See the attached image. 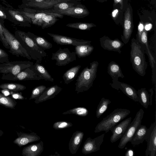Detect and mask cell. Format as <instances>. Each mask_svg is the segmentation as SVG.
<instances>
[{"label":"cell","mask_w":156,"mask_h":156,"mask_svg":"<svg viewBox=\"0 0 156 156\" xmlns=\"http://www.w3.org/2000/svg\"><path fill=\"white\" fill-rule=\"evenodd\" d=\"M80 3V1L62 2L54 5L53 9L55 10H65L76 6Z\"/></svg>","instance_id":"f35d334b"},{"label":"cell","mask_w":156,"mask_h":156,"mask_svg":"<svg viewBox=\"0 0 156 156\" xmlns=\"http://www.w3.org/2000/svg\"><path fill=\"white\" fill-rule=\"evenodd\" d=\"M109 84L112 88L117 90H121L124 94L133 100L139 102L137 91L133 87L118 80L112 82V83Z\"/></svg>","instance_id":"ac0fdd59"},{"label":"cell","mask_w":156,"mask_h":156,"mask_svg":"<svg viewBox=\"0 0 156 156\" xmlns=\"http://www.w3.org/2000/svg\"><path fill=\"white\" fill-rule=\"evenodd\" d=\"M42 59H37L35 63L33 65V66L34 69L43 78L44 80L53 82L54 79L46 69L45 67L41 64Z\"/></svg>","instance_id":"4dcf8cb0"},{"label":"cell","mask_w":156,"mask_h":156,"mask_svg":"<svg viewBox=\"0 0 156 156\" xmlns=\"http://www.w3.org/2000/svg\"><path fill=\"white\" fill-rule=\"evenodd\" d=\"M130 46V61L132 67L138 74L144 76L147 65L145 56V46L134 38L131 40Z\"/></svg>","instance_id":"6da1fadb"},{"label":"cell","mask_w":156,"mask_h":156,"mask_svg":"<svg viewBox=\"0 0 156 156\" xmlns=\"http://www.w3.org/2000/svg\"><path fill=\"white\" fill-rule=\"evenodd\" d=\"M148 130L146 126L141 124L130 141L131 144L136 145L142 143L147 138Z\"/></svg>","instance_id":"484cf974"},{"label":"cell","mask_w":156,"mask_h":156,"mask_svg":"<svg viewBox=\"0 0 156 156\" xmlns=\"http://www.w3.org/2000/svg\"><path fill=\"white\" fill-rule=\"evenodd\" d=\"M84 134L81 131H76L74 132L69 140V150L72 154H75L83 139Z\"/></svg>","instance_id":"d4e9b609"},{"label":"cell","mask_w":156,"mask_h":156,"mask_svg":"<svg viewBox=\"0 0 156 156\" xmlns=\"http://www.w3.org/2000/svg\"><path fill=\"white\" fill-rule=\"evenodd\" d=\"M130 113V111L126 109L117 108L104 118L96 126L94 132L95 133L104 131L106 133L113 127L119 122L126 118Z\"/></svg>","instance_id":"277c9868"},{"label":"cell","mask_w":156,"mask_h":156,"mask_svg":"<svg viewBox=\"0 0 156 156\" xmlns=\"http://www.w3.org/2000/svg\"><path fill=\"white\" fill-rule=\"evenodd\" d=\"M114 5H116L118 3L120 4L121 9H122L123 7V0H114Z\"/></svg>","instance_id":"7dc6e473"},{"label":"cell","mask_w":156,"mask_h":156,"mask_svg":"<svg viewBox=\"0 0 156 156\" xmlns=\"http://www.w3.org/2000/svg\"><path fill=\"white\" fill-rule=\"evenodd\" d=\"M138 101L140 104L145 108L150 105L149 94L145 88H142L137 91Z\"/></svg>","instance_id":"d6a6232c"},{"label":"cell","mask_w":156,"mask_h":156,"mask_svg":"<svg viewBox=\"0 0 156 156\" xmlns=\"http://www.w3.org/2000/svg\"><path fill=\"white\" fill-rule=\"evenodd\" d=\"M67 27L79 29L82 30H90L91 28L96 25L92 23L85 22H76L73 23H69L67 24Z\"/></svg>","instance_id":"8d00e7d4"},{"label":"cell","mask_w":156,"mask_h":156,"mask_svg":"<svg viewBox=\"0 0 156 156\" xmlns=\"http://www.w3.org/2000/svg\"><path fill=\"white\" fill-rule=\"evenodd\" d=\"M10 94L12 98L19 100H23L26 99L24 97L21 93L10 90Z\"/></svg>","instance_id":"f6af8a7d"},{"label":"cell","mask_w":156,"mask_h":156,"mask_svg":"<svg viewBox=\"0 0 156 156\" xmlns=\"http://www.w3.org/2000/svg\"><path fill=\"white\" fill-rule=\"evenodd\" d=\"M51 59L56 61V65L65 66L76 60V54L75 52H70L68 48H60L55 52L52 53Z\"/></svg>","instance_id":"8fae6325"},{"label":"cell","mask_w":156,"mask_h":156,"mask_svg":"<svg viewBox=\"0 0 156 156\" xmlns=\"http://www.w3.org/2000/svg\"><path fill=\"white\" fill-rule=\"evenodd\" d=\"M27 33L28 36L34 40L36 44L44 50L49 49L52 48V44L44 37L35 35L30 32Z\"/></svg>","instance_id":"f546056e"},{"label":"cell","mask_w":156,"mask_h":156,"mask_svg":"<svg viewBox=\"0 0 156 156\" xmlns=\"http://www.w3.org/2000/svg\"><path fill=\"white\" fill-rule=\"evenodd\" d=\"M3 3L5 7L6 12L11 19V22L16 25L24 27H30L32 24L31 20L24 15L19 9H16L4 2Z\"/></svg>","instance_id":"30bf717a"},{"label":"cell","mask_w":156,"mask_h":156,"mask_svg":"<svg viewBox=\"0 0 156 156\" xmlns=\"http://www.w3.org/2000/svg\"><path fill=\"white\" fill-rule=\"evenodd\" d=\"M3 131L0 130V137L3 135Z\"/></svg>","instance_id":"db71d44e"},{"label":"cell","mask_w":156,"mask_h":156,"mask_svg":"<svg viewBox=\"0 0 156 156\" xmlns=\"http://www.w3.org/2000/svg\"><path fill=\"white\" fill-rule=\"evenodd\" d=\"M136 39L145 46V53L148 56L150 64L152 69V79L154 82L155 83L156 62L149 48L147 30L145 29L144 24L141 22L140 23L138 26Z\"/></svg>","instance_id":"9c48e42d"},{"label":"cell","mask_w":156,"mask_h":156,"mask_svg":"<svg viewBox=\"0 0 156 156\" xmlns=\"http://www.w3.org/2000/svg\"><path fill=\"white\" fill-rule=\"evenodd\" d=\"M149 91L150 93V95H149L150 105H151L152 104V96H153L154 93L153 90L152 88H151L150 90H149Z\"/></svg>","instance_id":"bcb514c9"},{"label":"cell","mask_w":156,"mask_h":156,"mask_svg":"<svg viewBox=\"0 0 156 156\" xmlns=\"http://www.w3.org/2000/svg\"></svg>","instance_id":"11a10c76"},{"label":"cell","mask_w":156,"mask_h":156,"mask_svg":"<svg viewBox=\"0 0 156 156\" xmlns=\"http://www.w3.org/2000/svg\"><path fill=\"white\" fill-rule=\"evenodd\" d=\"M119 13V10L117 9L114 10L112 13V17L115 19Z\"/></svg>","instance_id":"c3c4849f"},{"label":"cell","mask_w":156,"mask_h":156,"mask_svg":"<svg viewBox=\"0 0 156 156\" xmlns=\"http://www.w3.org/2000/svg\"><path fill=\"white\" fill-rule=\"evenodd\" d=\"M0 88L7 89L14 92H18L25 90L26 87L24 85L16 83H6L0 85Z\"/></svg>","instance_id":"d590c367"},{"label":"cell","mask_w":156,"mask_h":156,"mask_svg":"<svg viewBox=\"0 0 156 156\" xmlns=\"http://www.w3.org/2000/svg\"><path fill=\"white\" fill-rule=\"evenodd\" d=\"M131 117H129L117 124L113 127L111 131L112 134L110 141L111 143L115 142L123 136L131 122Z\"/></svg>","instance_id":"ffe728a7"},{"label":"cell","mask_w":156,"mask_h":156,"mask_svg":"<svg viewBox=\"0 0 156 156\" xmlns=\"http://www.w3.org/2000/svg\"><path fill=\"white\" fill-rule=\"evenodd\" d=\"M2 25L3 32L5 39L9 47V52L17 57L21 56L30 60L32 58L20 42L5 27Z\"/></svg>","instance_id":"5b68a950"},{"label":"cell","mask_w":156,"mask_h":156,"mask_svg":"<svg viewBox=\"0 0 156 156\" xmlns=\"http://www.w3.org/2000/svg\"><path fill=\"white\" fill-rule=\"evenodd\" d=\"M62 90V88L57 85L47 88L40 96L34 99V102L36 104H38L53 98L59 94Z\"/></svg>","instance_id":"603a6c76"},{"label":"cell","mask_w":156,"mask_h":156,"mask_svg":"<svg viewBox=\"0 0 156 156\" xmlns=\"http://www.w3.org/2000/svg\"><path fill=\"white\" fill-rule=\"evenodd\" d=\"M89 112L86 108L83 107H77L70 109L62 113V115L73 114L85 117L87 115Z\"/></svg>","instance_id":"74e56055"},{"label":"cell","mask_w":156,"mask_h":156,"mask_svg":"<svg viewBox=\"0 0 156 156\" xmlns=\"http://www.w3.org/2000/svg\"><path fill=\"white\" fill-rule=\"evenodd\" d=\"M7 62L0 64V70L3 67L7 65Z\"/></svg>","instance_id":"f5cc1de1"},{"label":"cell","mask_w":156,"mask_h":156,"mask_svg":"<svg viewBox=\"0 0 156 156\" xmlns=\"http://www.w3.org/2000/svg\"><path fill=\"white\" fill-rule=\"evenodd\" d=\"M3 94L4 95L7 96L10 94V90L7 89H2L1 91Z\"/></svg>","instance_id":"681fc988"},{"label":"cell","mask_w":156,"mask_h":156,"mask_svg":"<svg viewBox=\"0 0 156 156\" xmlns=\"http://www.w3.org/2000/svg\"><path fill=\"white\" fill-rule=\"evenodd\" d=\"M73 125V124L70 122L60 121L55 122L53 125V128L55 129H62L72 127Z\"/></svg>","instance_id":"60d3db41"},{"label":"cell","mask_w":156,"mask_h":156,"mask_svg":"<svg viewBox=\"0 0 156 156\" xmlns=\"http://www.w3.org/2000/svg\"><path fill=\"white\" fill-rule=\"evenodd\" d=\"M7 65L0 70V73H10L16 75L25 69L34 65L30 61L8 62Z\"/></svg>","instance_id":"4fadbf2b"},{"label":"cell","mask_w":156,"mask_h":156,"mask_svg":"<svg viewBox=\"0 0 156 156\" xmlns=\"http://www.w3.org/2000/svg\"><path fill=\"white\" fill-rule=\"evenodd\" d=\"M146 140L147 146L145 151L146 156H155L156 155V122L152 124L149 128Z\"/></svg>","instance_id":"e0dca14e"},{"label":"cell","mask_w":156,"mask_h":156,"mask_svg":"<svg viewBox=\"0 0 156 156\" xmlns=\"http://www.w3.org/2000/svg\"><path fill=\"white\" fill-rule=\"evenodd\" d=\"M134 155V152L131 149L128 150L126 152L125 155V156H132Z\"/></svg>","instance_id":"f907efd6"},{"label":"cell","mask_w":156,"mask_h":156,"mask_svg":"<svg viewBox=\"0 0 156 156\" xmlns=\"http://www.w3.org/2000/svg\"><path fill=\"white\" fill-rule=\"evenodd\" d=\"M14 36L33 59H42L47 56L44 50L36 44L27 32L17 30L15 31Z\"/></svg>","instance_id":"3957f363"},{"label":"cell","mask_w":156,"mask_h":156,"mask_svg":"<svg viewBox=\"0 0 156 156\" xmlns=\"http://www.w3.org/2000/svg\"><path fill=\"white\" fill-rule=\"evenodd\" d=\"M152 27L151 24H147L144 26V29L146 30H148L151 28Z\"/></svg>","instance_id":"816d5d0a"},{"label":"cell","mask_w":156,"mask_h":156,"mask_svg":"<svg viewBox=\"0 0 156 156\" xmlns=\"http://www.w3.org/2000/svg\"><path fill=\"white\" fill-rule=\"evenodd\" d=\"M105 134H102L94 139L88 137L86 140L82 149V153L87 154L100 150V146L104 141Z\"/></svg>","instance_id":"5bb4252c"},{"label":"cell","mask_w":156,"mask_h":156,"mask_svg":"<svg viewBox=\"0 0 156 156\" xmlns=\"http://www.w3.org/2000/svg\"><path fill=\"white\" fill-rule=\"evenodd\" d=\"M17 103L13 98L0 93V105L6 108L15 109Z\"/></svg>","instance_id":"836d02e7"},{"label":"cell","mask_w":156,"mask_h":156,"mask_svg":"<svg viewBox=\"0 0 156 156\" xmlns=\"http://www.w3.org/2000/svg\"><path fill=\"white\" fill-rule=\"evenodd\" d=\"M46 86L40 85L34 87L32 90L29 100L35 98L40 96L47 88Z\"/></svg>","instance_id":"ab89813d"},{"label":"cell","mask_w":156,"mask_h":156,"mask_svg":"<svg viewBox=\"0 0 156 156\" xmlns=\"http://www.w3.org/2000/svg\"><path fill=\"white\" fill-rule=\"evenodd\" d=\"M17 134L18 137L13 142L20 147L30 143L38 141L41 139L40 137L34 132L28 133L17 132Z\"/></svg>","instance_id":"7402d4cb"},{"label":"cell","mask_w":156,"mask_h":156,"mask_svg":"<svg viewBox=\"0 0 156 156\" xmlns=\"http://www.w3.org/2000/svg\"><path fill=\"white\" fill-rule=\"evenodd\" d=\"M98 62L94 61L90 63V67L85 68L76 80L75 91L77 94L88 90L92 86L96 79Z\"/></svg>","instance_id":"7a4b0ae2"},{"label":"cell","mask_w":156,"mask_h":156,"mask_svg":"<svg viewBox=\"0 0 156 156\" xmlns=\"http://www.w3.org/2000/svg\"><path fill=\"white\" fill-rule=\"evenodd\" d=\"M133 28L131 11L128 8L125 13L123 34L121 35V39L124 44L127 43L129 41Z\"/></svg>","instance_id":"44dd1931"},{"label":"cell","mask_w":156,"mask_h":156,"mask_svg":"<svg viewBox=\"0 0 156 156\" xmlns=\"http://www.w3.org/2000/svg\"><path fill=\"white\" fill-rule=\"evenodd\" d=\"M5 20L11 21V19L6 12L5 7L0 4V23L2 25H4Z\"/></svg>","instance_id":"b9f144b4"},{"label":"cell","mask_w":156,"mask_h":156,"mask_svg":"<svg viewBox=\"0 0 156 156\" xmlns=\"http://www.w3.org/2000/svg\"><path fill=\"white\" fill-rule=\"evenodd\" d=\"M101 46L105 50L113 51L121 53V48L124 44L117 38L112 40L106 36H104L100 39Z\"/></svg>","instance_id":"d6986e66"},{"label":"cell","mask_w":156,"mask_h":156,"mask_svg":"<svg viewBox=\"0 0 156 156\" xmlns=\"http://www.w3.org/2000/svg\"><path fill=\"white\" fill-rule=\"evenodd\" d=\"M9 55L4 50L0 48V63L9 62Z\"/></svg>","instance_id":"7bdbcfd3"},{"label":"cell","mask_w":156,"mask_h":156,"mask_svg":"<svg viewBox=\"0 0 156 156\" xmlns=\"http://www.w3.org/2000/svg\"><path fill=\"white\" fill-rule=\"evenodd\" d=\"M107 73L111 77L112 82L118 80L119 78H123L125 77L119 65L113 61L108 64Z\"/></svg>","instance_id":"83f0119b"},{"label":"cell","mask_w":156,"mask_h":156,"mask_svg":"<svg viewBox=\"0 0 156 156\" xmlns=\"http://www.w3.org/2000/svg\"><path fill=\"white\" fill-rule=\"evenodd\" d=\"M52 37L54 42L60 45H71L76 46L81 44L91 43L90 41L78 39L58 34L48 33Z\"/></svg>","instance_id":"9a60e30c"},{"label":"cell","mask_w":156,"mask_h":156,"mask_svg":"<svg viewBox=\"0 0 156 156\" xmlns=\"http://www.w3.org/2000/svg\"><path fill=\"white\" fill-rule=\"evenodd\" d=\"M90 44H86L75 46V52L79 58L88 56L92 52L94 47Z\"/></svg>","instance_id":"f1b7e54d"},{"label":"cell","mask_w":156,"mask_h":156,"mask_svg":"<svg viewBox=\"0 0 156 156\" xmlns=\"http://www.w3.org/2000/svg\"><path fill=\"white\" fill-rule=\"evenodd\" d=\"M55 11L58 14L77 18H84L90 13L86 6L81 3L76 6L65 10Z\"/></svg>","instance_id":"2e32d148"},{"label":"cell","mask_w":156,"mask_h":156,"mask_svg":"<svg viewBox=\"0 0 156 156\" xmlns=\"http://www.w3.org/2000/svg\"><path fill=\"white\" fill-rule=\"evenodd\" d=\"M144 112L140 109L136 113L135 118L130 122L125 134L121 138L118 147L123 149L127 143L130 142L137 129L141 124Z\"/></svg>","instance_id":"8992f818"},{"label":"cell","mask_w":156,"mask_h":156,"mask_svg":"<svg viewBox=\"0 0 156 156\" xmlns=\"http://www.w3.org/2000/svg\"><path fill=\"white\" fill-rule=\"evenodd\" d=\"M111 101L108 99L102 98L99 102L96 111V116L97 118H100L106 111L108 108V105Z\"/></svg>","instance_id":"e575fe53"},{"label":"cell","mask_w":156,"mask_h":156,"mask_svg":"<svg viewBox=\"0 0 156 156\" xmlns=\"http://www.w3.org/2000/svg\"><path fill=\"white\" fill-rule=\"evenodd\" d=\"M33 65L25 69L16 75L10 73H2L1 79L3 80L12 81L44 80L41 76L34 69Z\"/></svg>","instance_id":"ba28073f"},{"label":"cell","mask_w":156,"mask_h":156,"mask_svg":"<svg viewBox=\"0 0 156 156\" xmlns=\"http://www.w3.org/2000/svg\"><path fill=\"white\" fill-rule=\"evenodd\" d=\"M0 41L2 42L3 46L7 49H9V45L5 39L4 36L3 28L2 25L0 23Z\"/></svg>","instance_id":"ee69618b"},{"label":"cell","mask_w":156,"mask_h":156,"mask_svg":"<svg viewBox=\"0 0 156 156\" xmlns=\"http://www.w3.org/2000/svg\"><path fill=\"white\" fill-rule=\"evenodd\" d=\"M43 146L41 140L38 143L29 145L23 148L22 154L23 156H39L44 150Z\"/></svg>","instance_id":"cb8c5ba5"},{"label":"cell","mask_w":156,"mask_h":156,"mask_svg":"<svg viewBox=\"0 0 156 156\" xmlns=\"http://www.w3.org/2000/svg\"><path fill=\"white\" fill-rule=\"evenodd\" d=\"M81 67V65H77L71 68L64 73L62 78L65 84H68L74 80Z\"/></svg>","instance_id":"1f68e13d"},{"label":"cell","mask_w":156,"mask_h":156,"mask_svg":"<svg viewBox=\"0 0 156 156\" xmlns=\"http://www.w3.org/2000/svg\"><path fill=\"white\" fill-rule=\"evenodd\" d=\"M58 18L54 15H48L41 18L33 20L31 21L32 24L44 29L54 25L58 20Z\"/></svg>","instance_id":"4316f807"},{"label":"cell","mask_w":156,"mask_h":156,"mask_svg":"<svg viewBox=\"0 0 156 156\" xmlns=\"http://www.w3.org/2000/svg\"><path fill=\"white\" fill-rule=\"evenodd\" d=\"M80 1V0H22V3L18 7L19 9L27 8L37 9H53L54 5L62 2Z\"/></svg>","instance_id":"52a82bcc"},{"label":"cell","mask_w":156,"mask_h":156,"mask_svg":"<svg viewBox=\"0 0 156 156\" xmlns=\"http://www.w3.org/2000/svg\"><path fill=\"white\" fill-rule=\"evenodd\" d=\"M19 9L31 20L41 18L48 15H54L60 18H62L63 17V15L57 13L53 9L41 10L25 8Z\"/></svg>","instance_id":"7c38bea8"}]
</instances>
